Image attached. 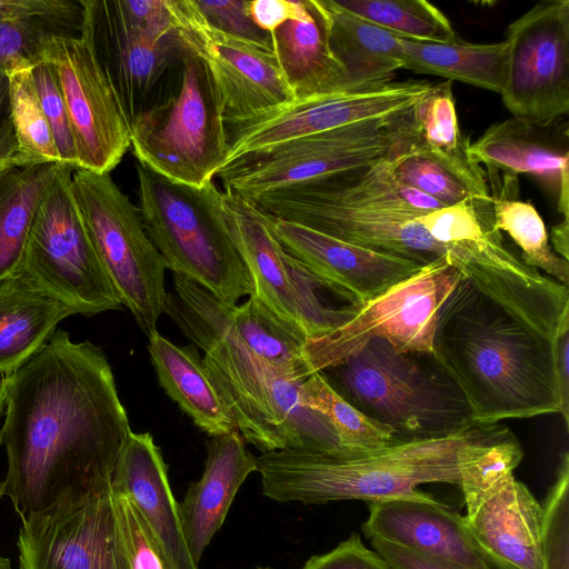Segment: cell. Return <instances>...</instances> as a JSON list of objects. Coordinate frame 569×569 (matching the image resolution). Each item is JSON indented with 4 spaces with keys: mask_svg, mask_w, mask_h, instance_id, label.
Returning <instances> with one entry per match:
<instances>
[{
    "mask_svg": "<svg viewBox=\"0 0 569 569\" xmlns=\"http://www.w3.org/2000/svg\"><path fill=\"white\" fill-rule=\"evenodd\" d=\"M1 381L2 481L20 519L71 495L111 489L132 430L100 347L57 330Z\"/></svg>",
    "mask_w": 569,
    "mask_h": 569,
    "instance_id": "1",
    "label": "cell"
},
{
    "mask_svg": "<svg viewBox=\"0 0 569 569\" xmlns=\"http://www.w3.org/2000/svg\"><path fill=\"white\" fill-rule=\"evenodd\" d=\"M431 355L475 423L562 411L553 340L522 326L463 276L439 309Z\"/></svg>",
    "mask_w": 569,
    "mask_h": 569,
    "instance_id": "2",
    "label": "cell"
},
{
    "mask_svg": "<svg viewBox=\"0 0 569 569\" xmlns=\"http://www.w3.org/2000/svg\"><path fill=\"white\" fill-rule=\"evenodd\" d=\"M173 283L166 313L204 351L207 375L244 441L262 453L345 451L328 420L302 402V381L281 375L242 345L220 299L184 276L173 273Z\"/></svg>",
    "mask_w": 569,
    "mask_h": 569,
    "instance_id": "3",
    "label": "cell"
},
{
    "mask_svg": "<svg viewBox=\"0 0 569 569\" xmlns=\"http://www.w3.org/2000/svg\"><path fill=\"white\" fill-rule=\"evenodd\" d=\"M393 157L249 201L263 214L425 267L447 257V250L417 218L443 206L397 181Z\"/></svg>",
    "mask_w": 569,
    "mask_h": 569,
    "instance_id": "4",
    "label": "cell"
},
{
    "mask_svg": "<svg viewBox=\"0 0 569 569\" xmlns=\"http://www.w3.org/2000/svg\"><path fill=\"white\" fill-rule=\"evenodd\" d=\"M469 428L368 452H266L257 458L262 493L281 503L323 505L415 495L423 483L459 485V451Z\"/></svg>",
    "mask_w": 569,
    "mask_h": 569,
    "instance_id": "5",
    "label": "cell"
},
{
    "mask_svg": "<svg viewBox=\"0 0 569 569\" xmlns=\"http://www.w3.org/2000/svg\"><path fill=\"white\" fill-rule=\"evenodd\" d=\"M321 373L353 407L391 428L397 442L447 437L475 423L462 392L431 353L401 352L373 338Z\"/></svg>",
    "mask_w": 569,
    "mask_h": 569,
    "instance_id": "6",
    "label": "cell"
},
{
    "mask_svg": "<svg viewBox=\"0 0 569 569\" xmlns=\"http://www.w3.org/2000/svg\"><path fill=\"white\" fill-rule=\"evenodd\" d=\"M417 221L446 248L449 262L479 291L532 332L555 339L569 313V289L505 247L490 194L471 196Z\"/></svg>",
    "mask_w": 569,
    "mask_h": 569,
    "instance_id": "7",
    "label": "cell"
},
{
    "mask_svg": "<svg viewBox=\"0 0 569 569\" xmlns=\"http://www.w3.org/2000/svg\"><path fill=\"white\" fill-rule=\"evenodd\" d=\"M139 210L167 269L229 306L254 293L252 278L226 226L221 189L173 182L137 164Z\"/></svg>",
    "mask_w": 569,
    "mask_h": 569,
    "instance_id": "8",
    "label": "cell"
},
{
    "mask_svg": "<svg viewBox=\"0 0 569 569\" xmlns=\"http://www.w3.org/2000/svg\"><path fill=\"white\" fill-rule=\"evenodd\" d=\"M129 128L139 164L177 183L200 188L212 181L227 154L220 96L206 64L184 48L174 91Z\"/></svg>",
    "mask_w": 569,
    "mask_h": 569,
    "instance_id": "9",
    "label": "cell"
},
{
    "mask_svg": "<svg viewBox=\"0 0 569 569\" xmlns=\"http://www.w3.org/2000/svg\"><path fill=\"white\" fill-rule=\"evenodd\" d=\"M71 189L93 246L121 299L149 338L166 313V261L110 173L74 168Z\"/></svg>",
    "mask_w": 569,
    "mask_h": 569,
    "instance_id": "10",
    "label": "cell"
},
{
    "mask_svg": "<svg viewBox=\"0 0 569 569\" xmlns=\"http://www.w3.org/2000/svg\"><path fill=\"white\" fill-rule=\"evenodd\" d=\"M73 169L60 164L36 212L19 270L74 315L93 316L123 305L76 204Z\"/></svg>",
    "mask_w": 569,
    "mask_h": 569,
    "instance_id": "11",
    "label": "cell"
},
{
    "mask_svg": "<svg viewBox=\"0 0 569 569\" xmlns=\"http://www.w3.org/2000/svg\"><path fill=\"white\" fill-rule=\"evenodd\" d=\"M406 111L297 138L251 154L218 173L223 190L260 194L367 168L405 149Z\"/></svg>",
    "mask_w": 569,
    "mask_h": 569,
    "instance_id": "12",
    "label": "cell"
},
{
    "mask_svg": "<svg viewBox=\"0 0 569 569\" xmlns=\"http://www.w3.org/2000/svg\"><path fill=\"white\" fill-rule=\"evenodd\" d=\"M461 277L443 257L359 306L343 325L306 342L308 377L340 365L373 338L401 352L431 353L439 309Z\"/></svg>",
    "mask_w": 569,
    "mask_h": 569,
    "instance_id": "13",
    "label": "cell"
},
{
    "mask_svg": "<svg viewBox=\"0 0 569 569\" xmlns=\"http://www.w3.org/2000/svg\"><path fill=\"white\" fill-rule=\"evenodd\" d=\"M92 46L130 124L163 102L179 83L183 47L173 32L140 27L120 0H81Z\"/></svg>",
    "mask_w": 569,
    "mask_h": 569,
    "instance_id": "14",
    "label": "cell"
},
{
    "mask_svg": "<svg viewBox=\"0 0 569 569\" xmlns=\"http://www.w3.org/2000/svg\"><path fill=\"white\" fill-rule=\"evenodd\" d=\"M430 84L390 81L312 94L226 121L228 149L219 172L251 154L297 138L402 112L415 104Z\"/></svg>",
    "mask_w": 569,
    "mask_h": 569,
    "instance_id": "15",
    "label": "cell"
},
{
    "mask_svg": "<svg viewBox=\"0 0 569 569\" xmlns=\"http://www.w3.org/2000/svg\"><path fill=\"white\" fill-rule=\"evenodd\" d=\"M21 521L20 569H131L112 488L68 496Z\"/></svg>",
    "mask_w": 569,
    "mask_h": 569,
    "instance_id": "16",
    "label": "cell"
},
{
    "mask_svg": "<svg viewBox=\"0 0 569 569\" xmlns=\"http://www.w3.org/2000/svg\"><path fill=\"white\" fill-rule=\"evenodd\" d=\"M500 97L513 117L550 123L569 111V0L533 6L508 26Z\"/></svg>",
    "mask_w": 569,
    "mask_h": 569,
    "instance_id": "17",
    "label": "cell"
},
{
    "mask_svg": "<svg viewBox=\"0 0 569 569\" xmlns=\"http://www.w3.org/2000/svg\"><path fill=\"white\" fill-rule=\"evenodd\" d=\"M181 46L210 72L224 121L272 109L295 99L271 43L224 33L212 27L196 0H164Z\"/></svg>",
    "mask_w": 569,
    "mask_h": 569,
    "instance_id": "18",
    "label": "cell"
},
{
    "mask_svg": "<svg viewBox=\"0 0 569 569\" xmlns=\"http://www.w3.org/2000/svg\"><path fill=\"white\" fill-rule=\"evenodd\" d=\"M43 60L64 98L77 168L110 173L131 147L130 128L96 57L86 16L78 36L48 40Z\"/></svg>",
    "mask_w": 569,
    "mask_h": 569,
    "instance_id": "19",
    "label": "cell"
},
{
    "mask_svg": "<svg viewBox=\"0 0 569 569\" xmlns=\"http://www.w3.org/2000/svg\"><path fill=\"white\" fill-rule=\"evenodd\" d=\"M263 216L286 252L337 287L355 306H361L378 297L422 268L399 257L372 251L297 223Z\"/></svg>",
    "mask_w": 569,
    "mask_h": 569,
    "instance_id": "20",
    "label": "cell"
},
{
    "mask_svg": "<svg viewBox=\"0 0 569 569\" xmlns=\"http://www.w3.org/2000/svg\"><path fill=\"white\" fill-rule=\"evenodd\" d=\"M367 503L361 530L368 539L378 537L466 569H492L475 547L463 516L431 496L419 490Z\"/></svg>",
    "mask_w": 569,
    "mask_h": 569,
    "instance_id": "21",
    "label": "cell"
},
{
    "mask_svg": "<svg viewBox=\"0 0 569 569\" xmlns=\"http://www.w3.org/2000/svg\"><path fill=\"white\" fill-rule=\"evenodd\" d=\"M558 121V120H557ZM511 117L490 126L470 142L469 154L486 174L517 178L530 173L557 194L558 210L569 218L568 130Z\"/></svg>",
    "mask_w": 569,
    "mask_h": 569,
    "instance_id": "22",
    "label": "cell"
},
{
    "mask_svg": "<svg viewBox=\"0 0 569 569\" xmlns=\"http://www.w3.org/2000/svg\"><path fill=\"white\" fill-rule=\"evenodd\" d=\"M111 488L134 505L168 569H200L191 557L167 466L151 433L131 431L117 462Z\"/></svg>",
    "mask_w": 569,
    "mask_h": 569,
    "instance_id": "23",
    "label": "cell"
},
{
    "mask_svg": "<svg viewBox=\"0 0 569 569\" xmlns=\"http://www.w3.org/2000/svg\"><path fill=\"white\" fill-rule=\"evenodd\" d=\"M472 542L497 569H540L542 506L512 477L470 516H463Z\"/></svg>",
    "mask_w": 569,
    "mask_h": 569,
    "instance_id": "24",
    "label": "cell"
},
{
    "mask_svg": "<svg viewBox=\"0 0 569 569\" xmlns=\"http://www.w3.org/2000/svg\"><path fill=\"white\" fill-rule=\"evenodd\" d=\"M258 471L257 458L239 431L211 436L204 470L191 482L178 503L180 520L192 559L199 565L213 536L221 528L231 503L247 477Z\"/></svg>",
    "mask_w": 569,
    "mask_h": 569,
    "instance_id": "25",
    "label": "cell"
},
{
    "mask_svg": "<svg viewBox=\"0 0 569 569\" xmlns=\"http://www.w3.org/2000/svg\"><path fill=\"white\" fill-rule=\"evenodd\" d=\"M221 210L231 239L252 278L254 295L279 318L300 330L286 251L264 216L249 200L227 190H221Z\"/></svg>",
    "mask_w": 569,
    "mask_h": 569,
    "instance_id": "26",
    "label": "cell"
},
{
    "mask_svg": "<svg viewBox=\"0 0 569 569\" xmlns=\"http://www.w3.org/2000/svg\"><path fill=\"white\" fill-rule=\"evenodd\" d=\"M271 39L295 98L353 89L330 48L317 0H302L299 13L278 27Z\"/></svg>",
    "mask_w": 569,
    "mask_h": 569,
    "instance_id": "27",
    "label": "cell"
},
{
    "mask_svg": "<svg viewBox=\"0 0 569 569\" xmlns=\"http://www.w3.org/2000/svg\"><path fill=\"white\" fill-rule=\"evenodd\" d=\"M74 315L37 286L23 271L0 281V373L11 375L54 335L58 325Z\"/></svg>",
    "mask_w": 569,
    "mask_h": 569,
    "instance_id": "28",
    "label": "cell"
},
{
    "mask_svg": "<svg viewBox=\"0 0 569 569\" xmlns=\"http://www.w3.org/2000/svg\"><path fill=\"white\" fill-rule=\"evenodd\" d=\"M330 48L353 89L392 81L402 69L403 52L395 33L341 8L336 0H317Z\"/></svg>",
    "mask_w": 569,
    "mask_h": 569,
    "instance_id": "29",
    "label": "cell"
},
{
    "mask_svg": "<svg viewBox=\"0 0 569 569\" xmlns=\"http://www.w3.org/2000/svg\"><path fill=\"white\" fill-rule=\"evenodd\" d=\"M148 339V351L159 385L192 422L210 437L237 430L197 348L192 345L177 346L158 331Z\"/></svg>",
    "mask_w": 569,
    "mask_h": 569,
    "instance_id": "30",
    "label": "cell"
},
{
    "mask_svg": "<svg viewBox=\"0 0 569 569\" xmlns=\"http://www.w3.org/2000/svg\"><path fill=\"white\" fill-rule=\"evenodd\" d=\"M469 146L459 128L452 81L431 83L406 111L403 151L428 153L479 190L490 193L486 171L471 159Z\"/></svg>",
    "mask_w": 569,
    "mask_h": 569,
    "instance_id": "31",
    "label": "cell"
},
{
    "mask_svg": "<svg viewBox=\"0 0 569 569\" xmlns=\"http://www.w3.org/2000/svg\"><path fill=\"white\" fill-rule=\"evenodd\" d=\"M399 39L402 69L502 92L508 54L506 40L472 43L459 38L447 42Z\"/></svg>",
    "mask_w": 569,
    "mask_h": 569,
    "instance_id": "32",
    "label": "cell"
},
{
    "mask_svg": "<svg viewBox=\"0 0 569 569\" xmlns=\"http://www.w3.org/2000/svg\"><path fill=\"white\" fill-rule=\"evenodd\" d=\"M523 450L511 430L498 423H473L459 451V487L470 516L513 476Z\"/></svg>",
    "mask_w": 569,
    "mask_h": 569,
    "instance_id": "33",
    "label": "cell"
},
{
    "mask_svg": "<svg viewBox=\"0 0 569 569\" xmlns=\"http://www.w3.org/2000/svg\"><path fill=\"white\" fill-rule=\"evenodd\" d=\"M61 163L13 167L0 173V281L19 270L36 212Z\"/></svg>",
    "mask_w": 569,
    "mask_h": 569,
    "instance_id": "34",
    "label": "cell"
},
{
    "mask_svg": "<svg viewBox=\"0 0 569 569\" xmlns=\"http://www.w3.org/2000/svg\"><path fill=\"white\" fill-rule=\"evenodd\" d=\"M224 316L229 327L252 355L290 379H307L303 359L306 336L279 318L254 293L240 306L224 303Z\"/></svg>",
    "mask_w": 569,
    "mask_h": 569,
    "instance_id": "35",
    "label": "cell"
},
{
    "mask_svg": "<svg viewBox=\"0 0 569 569\" xmlns=\"http://www.w3.org/2000/svg\"><path fill=\"white\" fill-rule=\"evenodd\" d=\"M491 189L496 227L506 231L521 249V260L551 274L553 280L568 287L569 262L550 247L545 222L533 204L517 198V179L488 178ZM488 182V183H489Z\"/></svg>",
    "mask_w": 569,
    "mask_h": 569,
    "instance_id": "36",
    "label": "cell"
},
{
    "mask_svg": "<svg viewBox=\"0 0 569 569\" xmlns=\"http://www.w3.org/2000/svg\"><path fill=\"white\" fill-rule=\"evenodd\" d=\"M302 402L322 415L347 452H368L397 443L391 428L353 407L340 396L321 372L307 377L300 386Z\"/></svg>",
    "mask_w": 569,
    "mask_h": 569,
    "instance_id": "37",
    "label": "cell"
},
{
    "mask_svg": "<svg viewBox=\"0 0 569 569\" xmlns=\"http://www.w3.org/2000/svg\"><path fill=\"white\" fill-rule=\"evenodd\" d=\"M347 11L405 39H457L449 19L425 0H336Z\"/></svg>",
    "mask_w": 569,
    "mask_h": 569,
    "instance_id": "38",
    "label": "cell"
},
{
    "mask_svg": "<svg viewBox=\"0 0 569 569\" xmlns=\"http://www.w3.org/2000/svg\"><path fill=\"white\" fill-rule=\"evenodd\" d=\"M9 86V118L18 143L20 166L61 162L31 70L11 74Z\"/></svg>",
    "mask_w": 569,
    "mask_h": 569,
    "instance_id": "39",
    "label": "cell"
},
{
    "mask_svg": "<svg viewBox=\"0 0 569 569\" xmlns=\"http://www.w3.org/2000/svg\"><path fill=\"white\" fill-rule=\"evenodd\" d=\"M392 173L400 183L419 190L443 207L486 193L432 156L405 150L392 158Z\"/></svg>",
    "mask_w": 569,
    "mask_h": 569,
    "instance_id": "40",
    "label": "cell"
},
{
    "mask_svg": "<svg viewBox=\"0 0 569 569\" xmlns=\"http://www.w3.org/2000/svg\"><path fill=\"white\" fill-rule=\"evenodd\" d=\"M542 506L540 569H569V453L565 451Z\"/></svg>",
    "mask_w": 569,
    "mask_h": 569,
    "instance_id": "41",
    "label": "cell"
},
{
    "mask_svg": "<svg viewBox=\"0 0 569 569\" xmlns=\"http://www.w3.org/2000/svg\"><path fill=\"white\" fill-rule=\"evenodd\" d=\"M41 28L0 2V70L8 77L43 61L48 40Z\"/></svg>",
    "mask_w": 569,
    "mask_h": 569,
    "instance_id": "42",
    "label": "cell"
},
{
    "mask_svg": "<svg viewBox=\"0 0 569 569\" xmlns=\"http://www.w3.org/2000/svg\"><path fill=\"white\" fill-rule=\"evenodd\" d=\"M38 97L61 162L77 168V150L68 109L52 66L43 60L31 69Z\"/></svg>",
    "mask_w": 569,
    "mask_h": 569,
    "instance_id": "43",
    "label": "cell"
},
{
    "mask_svg": "<svg viewBox=\"0 0 569 569\" xmlns=\"http://www.w3.org/2000/svg\"><path fill=\"white\" fill-rule=\"evenodd\" d=\"M51 37H73L81 32L84 10L81 0H0Z\"/></svg>",
    "mask_w": 569,
    "mask_h": 569,
    "instance_id": "44",
    "label": "cell"
},
{
    "mask_svg": "<svg viewBox=\"0 0 569 569\" xmlns=\"http://www.w3.org/2000/svg\"><path fill=\"white\" fill-rule=\"evenodd\" d=\"M113 493L131 569H168L153 536L134 505L124 495Z\"/></svg>",
    "mask_w": 569,
    "mask_h": 569,
    "instance_id": "45",
    "label": "cell"
},
{
    "mask_svg": "<svg viewBox=\"0 0 569 569\" xmlns=\"http://www.w3.org/2000/svg\"><path fill=\"white\" fill-rule=\"evenodd\" d=\"M204 19L218 30L233 37L271 43V33L258 28L249 16L248 0H196Z\"/></svg>",
    "mask_w": 569,
    "mask_h": 569,
    "instance_id": "46",
    "label": "cell"
},
{
    "mask_svg": "<svg viewBox=\"0 0 569 569\" xmlns=\"http://www.w3.org/2000/svg\"><path fill=\"white\" fill-rule=\"evenodd\" d=\"M301 569H392L377 552L367 548L359 533H351L330 551L309 558Z\"/></svg>",
    "mask_w": 569,
    "mask_h": 569,
    "instance_id": "47",
    "label": "cell"
},
{
    "mask_svg": "<svg viewBox=\"0 0 569 569\" xmlns=\"http://www.w3.org/2000/svg\"><path fill=\"white\" fill-rule=\"evenodd\" d=\"M371 547L392 569H466L378 537L369 539Z\"/></svg>",
    "mask_w": 569,
    "mask_h": 569,
    "instance_id": "48",
    "label": "cell"
},
{
    "mask_svg": "<svg viewBox=\"0 0 569 569\" xmlns=\"http://www.w3.org/2000/svg\"><path fill=\"white\" fill-rule=\"evenodd\" d=\"M301 7L302 0H248L250 18L258 28L269 33L295 18Z\"/></svg>",
    "mask_w": 569,
    "mask_h": 569,
    "instance_id": "49",
    "label": "cell"
},
{
    "mask_svg": "<svg viewBox=\"0 0 569 569\" xmlns=\"http://www.w3.org/2000/svg\"><path fill=\"white\" fill-rule=\"evenodd\" d=\"M556 372L562 399L561 416L569 427V315L561 320L553 339Z\"/></svg>",
    "mask_w": 569,
    "mask_h": 569,
    "instance_id": "50",
    "label": "cell"
},
{
    "mask_svg": "<svg viewBox=\"0 0 569 569\" xmlns=\"http://www.w3.org/2000/svg\"><path fill=\"white\" fill-rule=\"evenodd\" d=\"M13 167L21 166L18 157V143L10 118H8L0 124V173Z\"/></svg>",
    "mask_w": 569,
    "mask_h": 569,
    "instance_id": "51",
    "label": "cell"
},
{
    "mask_svg": "<svg viewBox=\"0 0 569 569\" xmlns=\"http://www.w3.org/2000/svg\"><path fill=\"white\" fill-rule=\"evenodd\" d=\"M569 218H563L562 222L555 224L551 230V241L555 252L565 259L569 260Z\"/></svg>",
    "mask_w": 569,
    "mask_h": 569,
    "instance_id": "52",
    "label": "cell"
},
{
    "mask_svg": "<svg viewBox=\"0 0 569 569\" xmlns=\"http://www.w3.org/2000/svg\"><path fill=\"white\" fill-rule=\"evenodd\" d=\"M9 77L0 70V124L9 118Z\"/></svg>",
    "mask_w": 569,
    "mask_h": 569,
    "instance_id": "53",
    "label": "cell"
},
{
    "mask_svg": "<svg viewBox=\"0 0 569 569\" xmlns=\"http://www.w3.org/2000/svg\"><path fill=\"white\" fill-rule=\"evenodd\" d=\"M3 410H4V398H3V387L0 379V421L3 417ZM4 497V483L3 481H0V499Z\"/></svg>",
    "mask_w": 569,
    "mask_h": 569,
    "instance_id": "54",
    "label": "cell"
},
{
    "mask_svg": "<svg viewBox=\"0 0 569 569\" xmlns=\"http://www.w3.org/2000/svg\"><path fill=\"white\" fill-rule=\"evenodd\" d=\"M0 569H13L11 560L0 555Z\"/></svg>",
    "mask_w": 569,
    "mask_h": 569,
    "instance_id": "55",
    "label": "cell"
},
{
    "mask_svg": "<svg viewBox=\"0 0 569 569\" xmlns=\"http://www.w3.org/2000/svg\"><path fill=\"white\" fill-rule=\"evenodd\" d=\"M256 569H271L269 567H257Z\"/></svg>",
    "mask_w": 569,
    "mask_h": 569,
    "instance_id": "56",
    "label": "cell"
}]
</instances>
